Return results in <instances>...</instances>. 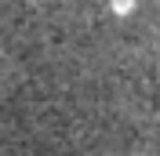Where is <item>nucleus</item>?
Here are the masks:
<instances>
[{
    "label": "nucleus",
    "instance_id": "1",
    "mask_svg": "<svg viewBox=\"0 0 160 156\" xmlns=\"http://www.w3.org/2000/svg\"><path fill=\"white\" fill-rule=\"evenodd\" d=\"M113 11H117V15H128V11H131V0H113Z\"/></svg>",
    "mask_w": 160,
    "mask_h": 156
}]
</instances>
